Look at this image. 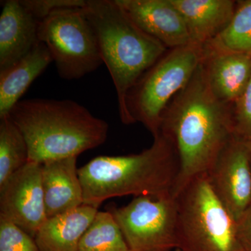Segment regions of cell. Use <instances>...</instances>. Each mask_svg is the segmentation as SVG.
Masks as SVG:
<instances>
[{
	"label": "cell",
	"instance_id": "obj_5",
	"mask_svg": "<svg viewBox=\"0 0 251 251\" xmlns=\"http://www.w3.org/2000/svg\"><path fill=\"white\" fill-rule=\"evenodd\" d=\"M176 237L181 251H244L237 221L211 189L206 174L185 185L175 196Z\"/></svg>",
	"mask_w": 251,
	"mask_h": 251
},
{
	"label": "cell",
	"instance_id": "obj_10",
	"mask_svg": "<svg viewBox=\"0 0 251 251\" xmlns=\"http://www.w3.org/2000/svg\"><path fill=\"white\" fill-rule=\"evenodd\" d=\"M41 169L42 163L28 161L0 186V215L34 238L48 219Z\"/></svg>",
	"mask_w": 251,
	"mask_h": 251
},
{
	"label": "cell",
	"instance_id": "obj_25",
	"mask_svg": "<svg viewBox=\"0 0 251 251\" xmlns=\"http://www.w3.org/2000/svg\"><path fill=\"white\" fill-rule=\"evenodd\" d=\"M175 251H181L179 250V249H176V250H175Z\"/></svg>",
	"mask_w": 251,
	"mask_h": 251
},
{
	"label": "cell",
	"instance_id": "obj_12",
	"mask_svg": "<svg viewBox=\"0 0 251 251\" xmlns=\"http://www.w3.org/2000/svg\"><path fill=\"white\" fill-rule=\"evenodd\" d=\"M40 23L21 0L4 1L0 15V71L14 65L40 42Z\"/></svg>",
	"mask_w": 251,
	"mask_h": 251
},
{
	"label": "cell",
	"instance_id": "obj_13",
	"mask_svg": "<svg viewBox=\"0 0 251 251\" xmlns=\"http://www.w3.org/2000/svg\"><path fill=\"white\" fill-rule=\"evenodd\" d=\"M203 51L202 67L213 94L232 105L251 76V55L204 47Z\"/></svg>",
	"mask_w": 251,
	"mask_h": 251
},
{
	"label": "cell",
	"instance_id": "obj_21",
	"mask_svg": "<svg viewBox=\"0 0 251 251\" xmlns=\"http://www.w3.org/2000/svg\"><path fill=\"white\" fill-rule=\"evenodd\" d=\"M0 251H40L35 239L0 215Z\"/></svg>",
	"mask_w": 251,
	"mask_h": 251
},
{
	"label": "cell",
	"instance_id": "obj_14",
	"mask_svg": "<svg viewBox=\"0 0 251 251\" xmlns=\"http://www.w3.org/2000/svg\"><path fill=\"white\" fill-rule=\"evenodd\" d=\"M77 156L42 163V184L48 219L84 204L83 190L77 168Z\"/></svg>",
	"mask_w": 251,
	"mask_h": 251
},
{
	"label": "cell",
	"instance_id": "obj_11",
	"mask_svg": "<svg viewBox=\"0 0 251 251\" xmlns=\"http://www.w3.org/2000/svg\"><path fill=\"white\" fill-rule=\"evenodd\" d=\"M131 21L167 49L191 44L184 19L171 0H116Z\"/></svg>",
	"mask_w": 251,
	"mask_h": 251
},
{
	"label": "cell",
	"instance_id": "obj_20",
	"mask_svg": "<svg viewBox=\"0 0 251 251\" xmlns=\"http://www.w3.org/2000/svg\"><path fill=\"white\" fill-rule=\"evenodd\" d=\"M78 251H131L113 216L98 211L82 236Z\"/></svg>",
	"mask_w": 251,
	"mask_h": 251
},
{
	"label": "cell",
	"instance_id": "obj_23",
	"mask_svg": "<svg viewBox=\"0 0 251 251\" xmlns=\"http://www.w3.org/2000/svg\"><path fill=\"white\" fill-rule=\"evenodd\" d=\"M21 2L41 21L57 10L67 8L83 9L87 4L86 0H21Z\"/></svg>",
	"mask_w": 251,
	"mask_h": 251
},
{
	"label": "cell",
	"instance_id": "obj_4",
	"mask_svg": "<svg viewBox=\"0 0 251 251\" xmlns=\"http://www.w3.org/2000/svg\"><path fill=\"white\" fill-rule=\"evenodd\" d=\"M83 10L115 85L121 121L131 125L127 94L168 49L138 27L116 0H87Z\"/></svg>",
	"mask_w": 251,
	"mask_h": 251
},
{
	"label": "cell",
	"instance_id": "obj_17",
	"mask_svg": "<svg viewBox=\"0 0 251 251\" xmlns=\"http://www.w3.org/2000/svg\"><path fill=\"white\" fill-rule=\"evenodd\" d=\"M51 62L49 49L40 41L25 57L0 71V118L9 115L31 84Z\"/></svg>",
	"mask_w": 251,
	"mask_h": 251
},
{
	"label": "cell",
	"instance_id": "obj_19",
	"mask_svg": "<svg viewBox=\"0 0 251 251\" xmlns=\"http://www.w3.org/2000/svg\"><path fill=\"white\" fill-rule=\"evenodd\" d=\"M203 47L251 55V0L237 1L228 25Z\"/></svg>",
	"mask_w": 251,
	"mask_h": 251
},
{
	"label": "cell",
	"instance_id": "obj_6",
	"mask_svg": "<svg viewBox=\"0 0 251 251\" xmlns=\"http://www.w3.org/2000/svg\"><path fill=\"white\" fill-rule=\"evenodd\" d=\"M203 56V47L192 44L168 49L127 94L126 105L133 124H143L156 136L165 110L187 85Z\"/></svg>",
	"mask_w": 251,
	"mask_h": 251
},
{
	"label": "cell",
	"instance_id": "obj_18",
	"mask_svg": "<svg viewBox=\"0 0 251 251\" xmlns=\"http://www.w3.org/2000/svg\"><path fill=\"white\" fill-rule=\"evenodd\" d=\"M29 161V150L22 132L9 115L0 118V186Z\"/></svg>",
	"mask_w": 251,
	"mask_h": 251
},
{
	"label": "cell",
	"instance_id": "obj_3",
	"mask_svg": "<svg viewBox=\"0 0 251 251\" xmlns=\"http://www.w3.org/2000/svg\"><path fill=\"white\" fill-rule=\"evenodd\" d=\"M9 117L22 132L29 161L43 163L77 156L105 143L109 125L74 100H20Z\"/></svg>",
	"mask_w": 251,
	"mask_h": 251
},
{
	"label": "cell",
	"instance_id": "obj_9",
	"mask_svg": "<svg viewBox=\"0 0 251 251\" xmlns=\"http://www.w3.org/2000/svg\"><path fill=\"white\" fill-rule=\"evenodd\" d=\"M206 176L211 189L237 221L251 205V142L234 135Z\"/></svg>",
	"mask_w": 251,
	"mask_h": 251
},
{
	"label": "cell",
	"instance_id": "obj_1",
	"mask_svg": "<svg viewBox=\"0 0 251 251\" xmlns=\"http://www.w3.org/2000/svg\"><path fill=\"white\" fill-rule=\"evenodd\" d=\"M159 133L171 140L179 156L175 198L193 178L207 173L235 135L232 105L213 94L202 62L165 110Z\"/></svg>",
	"mask_w": 251,
	"mask_h": 251
},
{
	"label": "cell",
	"instance_id": "obj_7",
	"mask_svg": "<svg viewBox=\"0 0 251 251\" xmlns=\"http://www.w3.org/2000/svg\"><path fill=\"white\" fill-rule=\"evenodd\" d=\"M39 40L49 49L59 76L76 80L103 64L98 41L83 9L54 11L41 21Z\"/></svg>",
	"mask_w": 251,
	"mask_h": 251
},
{
	"label": "cell",
	"instance_id": "obj_16",
	"mask_svg": "<svg viewBox=\"0 0 251 251\" xmlns=\"http://www.w3.org/2000/svg\"><path fill=\"white\" fill-rule=\"evenodd\" d=\"M98 211V208L83 204L49 218L34 237L39 251H78L81 239Z\"/></svg>",
	"mask_w": 251,
	"mask_h": 251
},
{
	"label": "cell",
	"instance_id": "obj_8",
	"mask_svg": "<svg viewBox=\"0 0 251 251\" xmlns=\"http://www.w3.org/2000/svg\"><path fill=\"white\" fill-rule=\"evenodd\" d=\"M131 251L177 249V206L174 197L138 196L122 207L108 209Z\"/></svg>",
	"mask_w": 251,
	"mask_h": 251
},
{
	"label": "cell",
	"instance_id": "obj_15",
	"mask_svg": "<svg viewBox=\"0 0 251 251\" xmlns=\"http://www.w3.org/2000/svg\"><path fill=\"white\" fill-rule=\"evenodd\" d=\"M184 19L191 44L204 46L219 35L233 17L232 0H171Z\"/></svg>",
	"mask_w": 251,
	"mask_h": 251
},
{
	"label": "cell",
	"instance_id": "obj_2",
	"mask_svg": "<svg viewBox=\"0 0 251 251\" xmlns=\"http://www.w3.org/2000/svg\"><path fill=\"white\" fill-rule=\"evenodd\" d=\"M179 172L175 145L159 133L142 152L96 157L79 168L78 175L84 204L99 208L106 200L121 196L173 197Z\"/></svg>",
	"mask_w": 251,
	"mask_h": 251
},
{
	"label": "cell",
	"instance_id": "obj_22",
	"mask_svg": "<svg viewBox=\"0 0 251 251\" xmlns=\"http://www.w3.org/2000/svg\"><path fill=\"white\" fill-rule=\"evenodd\" d=\"M234 134L251 142V76L245 89L232 104Z\"/></svg>",
	"mask_w": 251,
	"mask_h": 251
},
{
	"label": "cell",
	"instance_id": "obj_24",
	"mask_svg": "<svg viewBox=\"0 0 251 251\" xmlns=\"http://www.w3.org/2000/svg\"><path fill=\"white\" fill-rule=\"evenodd\" d=\"M238 239L243 251H251V205L237 221Z\"/></svg>",
	"mask_w": 251,
	"mask_h": 251
}]
</instances>
